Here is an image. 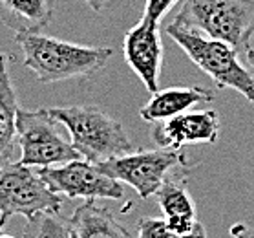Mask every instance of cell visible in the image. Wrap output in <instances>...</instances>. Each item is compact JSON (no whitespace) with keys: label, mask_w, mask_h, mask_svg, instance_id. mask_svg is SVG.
Here are the masks:
<instances>
[{"label":"cell","mask_w":254,"mask_h":238,"mask_svg":"<svg viewBox=\"0 0 254 238\" xmlns=\"http://www.w3.org/2000/svg\"><path fill=\"white\" fill-rule=\"evenodd\" d=\"M15 42L22 52L24 66L44 84L92 77L103 70L114 55L112 48L75 44L44 35L41 31L15 33Z\"/></svg>","instance_id":"obj_1"},{"label":"cell","mask_w":254,"mask_h":238,"mask_svg":"<svg viewBox=\"0 0 254 238\" xmlns=\"http://www.w3.org/2000/svg\"><path fill=\"white\" fill-rule=\"evenodd\" d=\"M48 110L63 123L71 145L88 161L103 163L135 151L125 127L97 106H55Z\"/></svg>","instance_id":"obj_2"},{"label":"cell","mask_w":254,"mask_h":238,"mask_svg":"<svg viewBox=\"0 0 254 238\" xmlns=\"http://www.w3.org/2000/svg\"><path fill=\"white\" fill-rule=\"evenodd\" d=\"M172 24L245 53L254 35V0H183Z\"/></svg>","instance_id":"obj_3"},{"label":"cell","mask_w":254,"mask_h":238,"mask_svg":"<svg viewBox=\"0 0 254 238\" xmlns=\"http://www.w3.org/2000/svg\"><path fill=\"white\" fill-rule=\"evenodd\" d=\"M167 33L187 57L216 82V86L236 90L254 105V74L240 63V53L231 44L183 29L172 22L167 26Z\"/></svg>","instance_id":"obj_4"},{"label":"cell","mask_w":254,"mask_h":238,"mask_svg":"<svg viewBox=\"0 0 254 238\" xmlns=\"http://www.w3.org/2000/svg\"><path fill=\"white\" fill-rule=\"evenodd\" d=\"M104 174L130 185L141 200L156 196L163 183L187 172L189 161L181 149H154V151H133L125 156L112 158L108 161L95 163Z\"/></svg>","instance_id":"obj_5"},{"label":"cell","mask_w":254,"mask_h":238,"mask_svg":"<svg viewBox=\"0 0 254 238\" xmlns=\"http://www.w3.org/2000/svg\"><path fill=\"white\" fill-rule=\"evenodd\" d=\"M59 123L48 108L17 112V145L20 147L18 161L28 167H53L71 159H79L81 154L66 138Z\"/></svg>","instance_id":"obj_6"},{"label":"cell","mask_w":254,"mask_h":238,"mask_svg":"<svg viewBox=\"0 0 254 238\" xmlns=\"http://www.w3.org/2000/svg\"><path fill=\"white\" fill-rule=\"evenodd\" d=\"M63 207V198L50 191L39 170L20 161H11L0 168V215H20L33 220L41 213L57 215Z\"/></svg>","instance_id":"obj_7"},{"label":"cell","mask_w":254,"mask_h":238,"mask_svg":"<svg viewBox=\"0 0 254 238\" xmlns=\"http://www.w3.org/2000/svg\"><path fill=\"white\" fill-rule=\"evenodd\" d=\"M50 191L64 194L68 200H123L125 187L121 181L104 174L95 163L84 158L63 165L37 168Z\"/></svg>","instance_id":"obj_8"},{"label":"cell","mask_w":254,"mask_h":238,"mask_svg":"<svg viewBox=\"0 0 254 238\" xmlns=\"http://www.w3.org/2000/svg\"><path fill=\"white\" fill-rule=\"evenodd\" d=\"M123 53L125 61L141 79L144 88L150 93L157 92L163 55H165L159 24H154L141 17V20L127 31L123 41Z\"/></svg>","instance_id":"obj_9"},{"label":"cell","mask_w":254,"mask_h":238,"mask_svg":"<svg viewBox=\"0 0 254 238\" xmlns=\"http://www.w3.org/2000/svg\"><path fill=\"white\" fill-rule=\"evenodd\" d=\"M220 128V114L216 110H189L152 123L150 138L161 149H183L196 143H216Z\"/></svg>","instance_id":"obj_10"},{"label":"cell","mask_w":254,"mask_h":238,"mask_svg":"<svg viewBox=\"0 0 254 238\" xmlns=\"http://www.w3.org/2000/svg\"><path fill=\"white\" fill-rule=\"evenodd\" d=\"M157 203L168 227L179 235H194L205 227L197 222L196 205L187 187V172L168 178L156 192Z\"/></svg>","instance_id":"obj_11"},{"label":"cell","mask_w":254,"mask_h":238,"mask_svg":"<svg viewBox=\"0 0 254 238\" xmlns=\"http://www.w3.org/2000/svg\"><path fill=\"white\" fill-rule=\"evenodd\" d=\"M214 93L201 86H172L152 93L148 103L139 108L143 121L157 123L189 112L199 103H212Z\"/></svg>","instance_id":"obj_12"},{"label":"cell","mask_w":254,"mask_h":238,"mask_svg":"<svg viewBox=\"0 0 254 238\" xmlns=\"http://www.w3.org/2000/svg\"><path fill=\"white\" fill-rule=\"evenodd\" d=\"M69 238H133L106 207L93 200L81 203L68 220Z\"/></svg>","instance_id":"obj_13"},{"label":"cell","mask_w":254,"mask_h":238,"mask_svg":"<svg viewBox=\"0 0 254 238\" xmlns=\"http://www.w3.org/2000/svg\"><path fill=\"white\" fill-rule=\"evenodd\" d=\"M17 93L13 88L7 57L0 53V168L13 161L17 147Z\"/></svg>","instance_id":"obj_14"},{"label":"cell","mask_w":254,"mask_h":238,"mask_svg":"<svg viewBox=\"0 0 254 238\" xmlns=\"http://www.w3.org/2000/svg\"><path fill=\"white\" fill-rule=\"evenodd\" d=\"M53 17V0H0V20L15 33L42 31Z\"/></svg>","instance_id":"obj_15"},{"label":"cell","mask_w":254,"mask_h":238,"mask_svg":"<svg viewBox=\"0 0 254 238\" xmlns=\"http://www.w3.org/2000/svg\"><path fill=\"white\" fill-rule=\"evenodd\" d=\"M22 238H69L68 220L52 213H41L28 220Z\"/></svg>","instance_id":"obj_16"},{"label":"cell","mask_w":254,"mask_h":238,"mask_svg":"<svg viewBox=\"0 0 254 238\" xmlns=\"http://www.w3.org/2000/svg\"><path fill=\"white\" fill-rule=\"evenodd\" d=\"M137 238H207V231L194 233V235H179L168 227L165 218H141L137 222Z\"/></svg>","instance_id":"obj_17"},{"label":"cell","mask_w":254,"mask_h":238,"mask_svg":"<svg viewBox=\"0 0 254 238\" xmlns=\"http://www.w3.org/2000/svg\"><path fill=\"white\" fill-rule=\"evenodd\" d=\"M178 2H181V0H146L143 17L154 24H161V20L167 17L168 11H170Z\"/></svg>","instance_id":"obj_18"},{"label":"cell","mask_w":254,"mask_h":238,"mask_svg":"<svg viewBox=\"0 0 254 238\" xmlns=\"http://www.w3.org/2000/svg\"><path fill=\"white\" fill-rule=\"evenodd\" d=\"M232 238H254V231L249 226H245L243 222H236L232 224L231 229H229Z\"/></svg>","instance_id":"obj_19"},{"label":"cell","mask_w":254,"mask_h":238,"mask_svg":"<svg viewBox=\"0 0 254 238\" xmlns=\"http://www.w3.org/2000/svg\"><path fill=\"white\" fill-rule=\"evenodd\" d=\"M84 2L88 4V7H90V9L101 13L104 9V6H106V2H108V0H84Z\"/></svg>","instance_id":"obj_20"},{"label":"cell","mask_w":254,"mask_h":238,"mask_svg":"<svg viewBox=\"0 0 254 238\" xmlns=\"http://www.w3.org/2000/svg\"><path fill=\"white\" fill-rule=\"evenodd\" d=\"M245 59H247L249 66L254 70V48H251V46L247 48V52H245Z\"/></svg>","instance_id":"obj_21"},{"label":"cell","mask_w":254,"mask_h":238,"mask_svg":"<svg viewBox=\"0 0 254 238\" xmlns=\"http://www.w3.org/2000/svg\"><path fill=\"white\" fill-rule=\"evenodd\" d=\"M6 222H7L6 216H2V215H0V233L4 231V226H6Z\"/></svg>","instance_id":"obj_22"},{"label":"cell","mask_w":254,"mask_h":238,"mask_svg":"<svg viewBox=\"0 0 254 238\" xmlns=\"http://www.w3.org/2000/svg\"><path fill=\"white\" fill-rule=\"evenodd\" d=\"M0 238H17V237H13V235H7V233H0Z\"/></svg>","instance_id":"obj_23"}]
</instances>
